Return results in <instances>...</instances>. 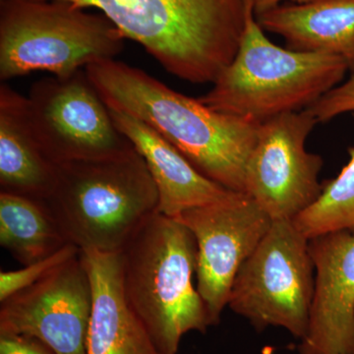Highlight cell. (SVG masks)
<instances>
[{
    "instance_id": "1",
    "label": "cell",
    "mask_w": 354,
    "mask_h": 354,
    "mask_svg": "<svg viewBox=\"0 0 354 354\" xmlns=\"http://www.w3.org/2000/svg\"><path fill=\"white\" fill-rule=\"evenodd\" d=\"M109 109L134 116L176 147L200 174L245 193V171L260 123L221 113L115 59L86 67Z\"/></svg>"
},
{
    "instance_id": "2",
    "label": "cell",
    "mask_w": 354,
    "mask_h": 354,
    "mask_svg": "<svg viewBox=\"0 0 354 354\" xmlns=\"http://www.w3.org/2000/svg\"><path fill=\"white\" fill-rule=\"evenodd\" d=\"M99 9L165 71L190 83L215 82L232 62L252 0H59Z\"/></svg>"
},
{
    "instance_id": "3",
    "label": "cell",
    "mask_w": 354,
    "mask_h": 354,
    "mask_svg": "<svg viewBox=\"0 0 354 354\" xmlns=\"http://www.w3.org/2000/svg\"><path fill=\"white\" fill-rule=\"evenodd\" d=\"M120 258L128 304L160 354H177L184 335L211 327L193 283L196 241L180 221L157 212L127 242Z\"/></svg>"
},
{
    "instance_id": "4",
    "label": "cell",
    "mask_w": 354,
    "mask_h": 354,
    "mask_svg": "<svg viewBox=\"0 0 354 354\" xmlns=\"http://www.w3.org/2000/svg\"><path fill=\"white\" fill-rule=\"evenodd\" d=\"M44 204L80 250L120 252L158 212V193L136 150L120 157L57 165Z\"/></svg>"
},
{
    "instance_id": "5",
    "label": "cell",
    "mask_w": 354,
    "mask_h": 354,
    "mask_svg": "<svg viewBox=\"0 0 354 354\" xmlns=\"http://www.w3.org/2000/svg\"><path fill=\"white\" fill-rule=\"evenodd\" d=\"M348 71L341 57L272 43L252 4L234 59L198 99L221 113L262 123L308 109L339 85Z\"/></svg>"
},
{
    "instance_id": "6",
    "label": "cell",
    "mask_w": 354,
    "mask_h": 354,
    "mask_svg": "<svg viewBox=\"0 0 354 354\" xmlns=\"http://www.w3.org/2000/svg\"><path fill=\"white\" fill-rule=\"evenodd\" d=\"M124 35L102 14L59 0H0V80L34 72L58 78L114 59Z\"/></svg>"
},
{
    "instance_id": "7",
    "label": "cell",
    "mask_w": 354,
    "mask_h": 354,
    "mask_svg": "<svg viewBox=\"0 0 354 354\" xmlns=\"http://www.w3.org/2000/svg\"><path fill=\"white\" fill-rule=\"evenodd\" d=\"M314 283L309 239L293 221H272L237 272L227 307L256 330L283 328L301 341L308 330Z\"/></svg>"
},
{
    "instance_id": "8",
    "label": "cell",
    "mask_w": 354,
    "mask_h": 354,
    "mask_svg": "<svg viewBox=\"0 0 354 354\" xmlns=\"http://www.w3.org/2000/svg\"><path fill=\"white\" fill-rule=\"evenodd\" d=\"M27 100L35 138L53 164L104 160L135 150L85 69L67 78L38 81Z\"/></svg>"
},
{
    "instance_id": "9",
    "label": "cell",
    "mask_w": 354,
    "mask_h": 354,
    "mask_svg": "<svg viewBox=\"0 0 354 354\" xmlns=\"http://www.w3.org/2000/svg\"><path fill=\"white\" fill-rule=\"evenodd\" d=\"M317 123L307 109L260 123L246 165L245 194L272 221L295 220L322 192V157L306 150Z\"/></svg>"
},
{
    "instance_id": "10",
    "label": "cell",
    "mask_w": 354,
    "mask_h": 354,
    "mask_svg": "<svg viewBox=\"0 0 354 354\" xmlns=\"http://www.w3.org/2000/svg\"><path fill=\"white\" fill-rule=\"evenodd\" d=\"M180 221L197 243V290L212 326L220 323L237 272L271 227L272 221L245 193L183 212Z\"/></svg>"
},
{
    "instance_id": "11",
    "label": "cell",
    "mask_w": 354,
    "mask_h": 354,
    "mask_svg": "<svg viewBox=\"0 0 354 354\" xmlns=\"http://www.w3.org/2000/svg\"><path fill=\"white\" fill-rule=\"evenodd\" d=\"M92 305V285L79 253L0 302V335L36 337L55 354H87Z\"/></svg>"
},
{
    "instance_id": "12",
    "label": "cell",
    "mask_w": 354,
    "mask_h": 354,
    "mask_svg": "<svg viewBox=\"0 0 354 354\" xmlns=\"http://www.w3.org/2000/svg\"><path fill=\"white\" fill-rule=\"evenodd\" d=\"M315 270L308 330L299 354H349L354 349V234L309 241Z\"/></svg>"
},
{
    "instance_id": "13",
    "label": "cell",
    "mask_w": 354,
    "mask_h": 354,
    "mask_svg": "<svg viewBox=\"0 0 354 354\" xmlns=\"http://www.w3.org/2000/svg\"><path fill=\"white\" fill-rule=\"evenodd\" d=\"M114 124L145 160L158 193V213L176 218L187 209L223 201L235 194L207 178L176 147L147 123L109 109Z\"/></svg>"
},
{
    "instance_id": "14",
    "label": "cell",
    "mask_w": 354,
    "mask_h": 354,
    "mask_svg": "<svg viewBox=\"0 0 354 354\" xmlns=\"http://www.w3.org/2000/svg\"><path fill=\"white\" fill-rule=\"evenodd\" d=\"M80 255L93 290L87 354H160L125 297L120 252Z\"/></svg>"
},
{
    "instance_id": "15",
    "label": "cell",
    "mask_w": 354,
    "mask_h": 354,
    "mask_svg": "<svg viewBox=\"0 0 354 354\" xmlns=\"http://www.w3.org/2000/svg\"><path fill=\"white\" fill-rule=\"evenodd\" d=\"M256 18L264 31L285 39L286 48L341 57L354 73V0L281 4Z\"/></svg>"
},
{
    "instance_id": "16",
    "label": "cell",
    "mask_w": 354,
    "mask_h": 354,
    "mask_svg": "<svg viewBox=\"0 0 354 354\" xmlns=\"http://www.w3.org/2000/svg\"><path fill=\"white\" fill-rule=\"evenodd\" d=\"M53 164L35 138L28 100L6 84L0 86V192L44 201L55 181Z\"/></svg>"
},
{
    "instance_id": "17",
    "label": "cell",
    "mask_w": 354,
    "mask_h": 354,
    "mask_svg": "<svg viewBox=\"0 0 354 354\" xmlns=\"http://www.w3.org/2000/svg\"><path fill=\"white\" fill-rule=\"evenodd\" d=\"M68 243L43 201L0 192V244L20 264L46 259Z\"/></svg>"
},
{
    "instance_id": "18",
    "label": "cell",
    "mask_w": 354,
    "mask_h": 354,
    "mask_svg": "<svg viewBox=\"0 0 354 354\" xmlns=\"http://www.w3.org/2000/svg\"><path fill=\"white\" fill-rule=\"evenodd\" d=\"M339 176L322 184L315 202L293 220L307 239L337 232L354 234V147Z\"/></svg>"
},
{
    "instance_id": "19",
    "label": "cell",
    "mask_w": 354,
    "mask_h": 354,
    "mask_svg": "<svg viewBox=\"0 0 354 354\" xmlns=\"http://www.w3.org/2000/svg\"><path fill=\"white\" fill-rule=\"evenodd\" d=\"M80 251L74 244L68 243L46 259L24 266L17 271L0 272V302L14 293L34 285L48 272L57 269L58 266L78 255Z\"/></svg>"
},
{
    "instance_id": "20",
    "label": "cell",
    "mask_w": 354,
    "mask_h": 354,
    "mask_svg": "<svg viewBox=\"0 0 354 354\" xmlns=\"http://www.w3.org/2000/svg\"><path fill=\"white\" fill-rule=\"evenodd\" d=\"M307 109L318 122H328L341 114L354 113V73L348 80L332 88Z\"/></svg>"
},
{
    "instance_id": "21",
    "label": "cell",
    "mask_w": 354,
    "mask_h": 354,
    "mask_svg": "<svg viewBox=\"0 0 354 354\" xmlns=\"http://www.w3.org/2000/svg\"><path fill=\"white\" fill-rule=\"evenodd\" d=\"M0 354H55L36 337L27 335H0Z\"/></svg>"
},
{
    "instance_id": "22",
    "label": "cell",
    "mask_w": 354,
    "mask_h": 354,
    "mask_svg": "<svg viewBox=\"0 0 354 354\" xmlns=\"http://www.w3.org/2000/svg\"><path fill=\"white\" fill-rule=\"evenodd\" d=\"M254 13L256 16L267 12L274 7L281 6V2L285 0H252ZM293 3L302 4L307 2L314 1V0H290Z\"/></svg>"
},
{
    "instance_id": "23",
    "label": "cell",
    "mask_w": 354,
    "mask_h": 354,
    "mask_svg": "<svg viewBox=\"0 0 354 354\" xmlns=\"http://www.w3.org/2000/svg\"><path fill=\"white\" fill-rule=\"evenodd\" d=\"M349 354H354V349H353V351H351V353H349Z\"/></svg>"
}]
</instances>
